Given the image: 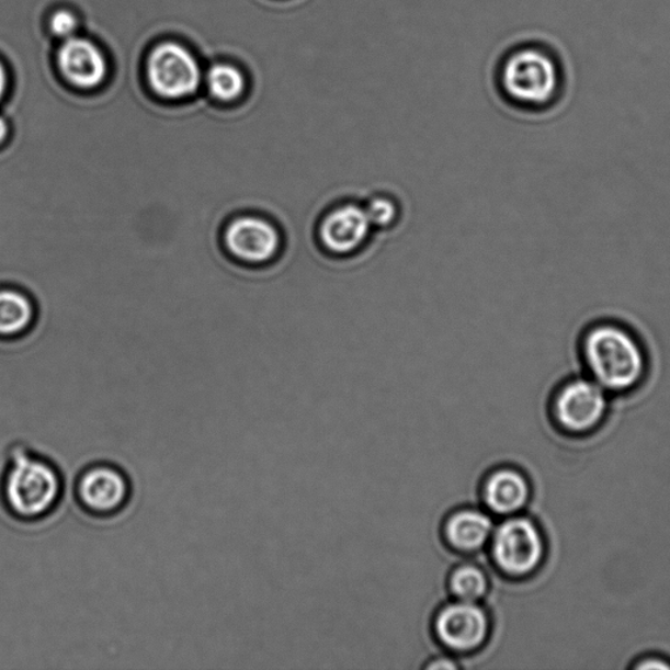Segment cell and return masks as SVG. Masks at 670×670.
Returning <instances> with one entry per match:
<instances>
[{
    "label": "cell",
    "mask_w": 670,
    "mask_h": 670,
    "mask_svg": "<svg viewBox=\"0 0 670 670\" xmlns=\"http://www.w3.org/2000/svg\"><path fill=\"white\" fill-rule=\"evenodd\" d=\"M35 318L36 307L29 294L15 287L0 288V338L23 336Z\"/></svg>",
    "instance_id": "obj_14"
},
{
    "label": "cell",
    "mask_w": 670,
    "mask_h": 670,
    "mask_svg": "<svg viewBox=\"0 0 670 670\" xmlns=\"http://www.w3.org/2000/svg\"><path fill=\"white\" fill-rule=\"evenodd\" d=\"M432 627L439 646L452 654L469 655L489 640L491 618L478 602L455 600L439 609Z\"/></svg>",
    "instance_id": "obj_9"
},
{
    "label": "cell",
    "mask_w": 670,
    "mask_h": 670,
    "mask_svg": "<svg viewBox=\"0 0 670 670\" xmlns=\"http://www.w3.org/2000/svg\"><path fill=\"white\" fill-rule=\"evenodd\" d=\"M611 395L587 375L566 378L550 401L555 424L566 434L587 435L604 421Z\"/></svg>",
    "instance_id": "obj_5"
},
{
    "label": "cell",
    "mask_w": 670,
    "mask_h": 670,
    "mask_svg": "<svg viewBox=\"0 0 670 670\" xmlns=\"http://www.w3.org/2000/svg\"><path fill=\"white\" fill-rule=\"evenodd\" d=\"M10 135V126L9 124H7V121L0 116V146L4 145V141L7 140V138H9Z\"/></svg>",
    "instance_id": "obj_22"
},
{
    "label": "cell",
    "mask_w": 670,
    "mask_h": 670,
    "mask_svg": "<svg viewBox=\"0 0 670 670\" xmlns=\"http://www.w3.org/2000/svg\"><path fill=\"white\" fill-rule=\"evenodd\" d=\"M502 87L512 103L544 106L557 92V67L545 53L537 49L516 52L504 64Z\"/></svg>",
    "instance_id": "obj_6"
},
{
    "label": "cell",
    "mask_w": 670,
    "mask_h": 670,
    "mask_svg": "<svg viewBox=\"0 0 670 670\" xmlns=\"http://www.w3.org/2000/svg\"><path fill=\"white\" fill-rule=\"evenodd\" d=\"M493 527L490 513L478 509H462L445 520L443 534L446 545L463 554L477 553L490 543Z\"/></svg>",
    "instance_id": "obj_13"
},
{
    "label": "cell",
    "mask_w": 670,
    "mask_h": 670,
    "mask_svg": "<svg viewBox=\"0 0 670 670\" xmlns=\"http://www.w3.org/2000/svg\"><path fill=\"white\" fill-rule=\"evenodd\" d=\"M490 581L482 567L458 565L448 578V590L459 601L479 602L489 593Z\"/></svg>",
    "instance_id": "obj_15"
},
{
    "label": "cell",
    "mask_w": 670,
    "mask_h": 670,
    "mask_svg": "<svg viewBox=\"0 0 670 670\" xmlns=\"http://www.w3.org/2000/svg\"><path fill=\"white\" fill-rule=\"evenodd\" d=\"M65 496L64 472L54 459L23 442L10 445L0 476V503L11 519L25 525L45 523Z\"/></svg>",
    "instance_id": "obj_2"
},
{
    "label": "cell",
    "mask_w": 670,
    "mask_h": 670,
    "mask_svg": "<svg viewBox=\"0 0 670 670\" xmlns=\"http://www.w3.org/2000/svg\"><path fill=\"white\" fill-rule=\"evenodd\" d=\"M72 496L86 516L111 521L120 518L130 507L134 497L133 480L117 464L93 462L77 474Z\"/></svg>",
    "instance_id": "obj_3"
},
{
    "label": "cell",
    "mask_w": 670,
    "mask_h": 670,
    "mask_svg": "<svg viewBox=\"0 0 670 670\" xmlns=\"http://www.w3.org/2000/svg\"><path fill=\"white\" fill-rule=\"evenodd\" d=\"M283 243L282 229L265 215H237L223 229V247L227 253L249 266L275 262L280 259Z\"/></svg>",
    "instance_id": "obj_7"
},
{
    "label": "cell",
    "mask_w": 670,
    "mask_h": 670,
    "mask_svg": "<svg viewBox=\"0 0 670 670\" xmlns=\"http://www.w3.org/2000/svg\"><path fill=\"white\" fill-rule=\"evenodd\" d=\"M7 86H9V78H7L5 67L2 60H0V103H2L5 96Z\"/></svg>",
    "instance_id": "obj_21"
},
{
    "label": "cell",
    "mask_w": 670,
    "mask_h": 670,
    "mask_svg": "<svg viewBox=\"0 0 670 670\" xmlns=\"http://www.w3.org/2000/svg\"><path fill=\"white\" fill-rule=\"evenodd\" d=\"M50 30L59 38H71L78 30V20L70 11L54 12L50 19Z\"/></svg>",
    "instance_id": "obj_18"
},
{
    "label": "cell",
    "mask_w": 670,
    "mask_h": 670,
    "mask_svg": "<svg viewBox=\"0 0 670 670\" xmlns=\"http://www.w3.org/2000/svg\"><path fill=\"white\" fill-rule=\"evenodd\" d=\"M206 83L209 94L219 103H234L246 92L242 72L231 65L219 64L208 70Z\"/></svg>",
    "instance_id": "obj_16"
},
{
    "label": "cell",
    "mask_w": 670,
    "mask_h": 670,
    "mask_svg": "<svg viewBox=\"0 0 670 670\" xmlns=\"http://www.w3.org/2000/svg\"><path fill=\"white\" fill-rule=\"evenodd\" d=\"M634 669H670V662L660 658H647L635 662Z\"/></svg>",
    "instance_id": "obj_19"
},
{
    "label": "cell",
    "mask_w": 670,
    "mask_h": 670,
    "mask_svg": "<svg viewBox=\"0 0 670 670\" xmlns=\"http://www.w3.org/2000/svg\"><path fill=\"white\" fill-rule=\"evenodd\" d=\"M425 669H456L458 668V665L456 661H453L450 658H436L434 660H431L429 662V665L424 666Z\"/></svg>",
    "instance_id": "obj_20"
},
{
    "label": "cell",
    "mask_w": 670,
    "mask_h": 670,
    "mask_svg": "<svg viewBox=\"0 0 670 670\" xmlns=\"http://www.w3.org/2000/svg\"><path fill=\"white\" fill-rule=\"evenodd\" d=\"M492 564L512 579L532 577L543 566L546 541L538 524L526 516L507 518L490 538Z\"/></svg>",
    "instance_id": "obj_4"
},
{
    "label": "cell",
    "mask_w": 670,
    "mask_h": 670,
    "mask_svg": "<svg viewBox=\"0 0 670 670\" xmlns=\"http://www.w3.org/2000/svg\"><path fill=\"white\" fill-rule=\"evenodd\" d=\"M484 504L490 513L510 518L531 502L532 486L523 472L503 466L489 473L482 485Z\"/></svg>",
    "instance_id": "obj_12"
},
{
    "label": "cell",
    "mask_w": 670,
    "mask_h": 670,
    "mask_svg": "<svg viewBox=\"0 0 670 670\" xmlns=\"http://www.w3.org/2000/svg\"><path fill=\"white\" fill-rule=\"evenodd\" d=\"M147 78L155 94L175 101L192 96L201 84L197 59L184 46L164 43L147 60Z\"/></svg>",
    "instance_id": "obj_10"
},
{
    "label": "cell",
    "mask_w": 670,
    "mask_h": 670,
    "mask_svg": "<svg viewBox=\"0 0 670 670\" xmlns=\"http://www.w3.org/2000/svg\"><path fill=\"white\" fill-rule=\"evenodd\" d=\"M375 231H390L401 220L402 212L398 201L387 193H377L363 203Z\"/></svg>",
    "instance_id": "obj_17"
},
{
    "label": "cell",
    "mask_w": 670,
    "mask_h": 670,
    "mask_svg": "<svg viewBox=\"0 0 670 670\" xmlns=\"http://www.w3.org/2000/svg\"><path fill=\"white\" fill-rule=\"evenodd\" d=\"M584 375L609 395H627L646 383L651 359L647 344L631 327L615 318L587 323L577 341Z\"/></svg>",
    "instance_id": "obj_1"
},
{
    "label": "cell",
    "mask_w": 670,
    "mask_h": 670,
    "mask_svg": "<svg viewBox=\"0 0 670 670\" xmlns=\"http://www.w3.org/2000/svg\"><path fill=\"white\" fill-rule=\"evenodd\" d=\"M374 232L363 203L344 201L329 207L318 219L316 239L325 253L344 259L361 252Z\"/></svg>",
    "instance_id": "obj_8"
},
{
    "label": "cell",
    "mask_w": 670,
    "mask_h": 670,
    "mask_svg": "<svg viewBox=\"0 0 670 670\" xmlns=\"http://www.w3.org/2000/svg\"><path fill=\"white\" fill-rule=\"evenodd\" d=\"M60 73L80 90H93L103 83L107 73L104 54L86 38L65 39L58 50Z\"/></svg>",
    "instance_id": "obj_11"
}]
</instances>
